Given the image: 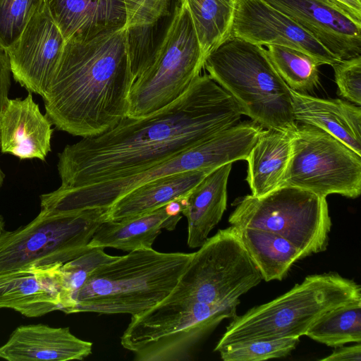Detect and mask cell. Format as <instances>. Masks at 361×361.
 <instances>
[{
    "label": "cell",
    "mask_w": 361,
    "mask_h": 361,
    "mask_svg": "<svg viewBox=\"0 0 361 361\" xmlns=\"http://www.w3.org/2000/svg\"><path fill=\"white\" fill-rule=\"evenodd\" d=\"M231 37L260 45H280L300 50L321 65L341 61L310 33L264 0H237Z\"/></svg>",
    "instance_id": "5bb4252c"
},
{
    "label": "cell",
    "mask_w": 361,
    "mask_h": 361,
    "mask_svg": "<svg viewBox=\"0 0 361 361\" xmlns=\"http://www.w3.org/2000/svg\"><path fill=\"white\" fill-rule=\"evenodd\" d=\"M52 123L29 92L24 99H8L0 116V150L20 160L44 161L51 151Z\"/></svg>",
    "instance_id": "2e32d148"
},
{
    "label": "cell",
    "mask_w": 361,
    "mask_h": 361,
    "mask_svg": "<svg viewBox=\"0 0 361 361\" xmlns=\"http://www.w3.org/2000/svg\"><path fill=\"white\" fill-rule=\"evenodd\" d=\"M232 226L267 282L282 280L295 262L306 257L300 249L274 233Z\"/></svg>",
    "instance_id": "d4e9b609"
},
{
    "label": "cell",
    "mask_w": 361,
    "mask_h": 361,
    "mask_svg": "<svg viewBox=\"0 0 361 361\" xmlns=\"http://www.w3.org/2000/svg\"><path fill=\"white\" fill-rule=\"evenodd\" d=\"M11 68L7 54L0 48V116L3 107L8 99L11 87ZM5 174L0 166V191L4 184Z\"/></svg>",
    "instance_id": "836d02e7"
},
{
    "label": "cell",
    "mask_w": 361,
    "mask_h": 361,
    "mask_svg": "<svg viewBox=\"0 0 361 361\" xmlns=\"http://www.w3.org/2000/svg\"><path fill=\"white\" fill-rule=\"evenodd\" d=\"M233 3H235L237 0H231Z\"/></svg>",
    "instance_id": "74e56055"
},
{
    "label": "cell",
    "mask_w": 361,
    "mask_h": 361,
    "mask_svg": "<svg viewBox=\"0 0 361 361\" xmlns=\"http://www.w3.org/2000/svg\"><path fill=\"white\" fill-rule=\"evenodd\" d=\"M295 121L317 127L361 155V109L339 99H321L290 89Z\"/></svg>",
    "instance_id": "7402d4cb"
},
{
    "label": "cell",
    "mask_w": 361,
    "mask_h": 361,
    "mask_svg": "<svg viewBox=\"0 0 361 361\" xmlns=\"http://www.w3.org/2000/svg\"><path fill=\"white\" fill-rule=\"evenodd\" d=\"M262 280L261 273L232 226L208 238L164 302L228 304Z\"/></svg>",
    "instance_id": "8fae6325"
},
{
    "label": "cell",
    "mask_w": 361,
    "mask_h": 361,
    "mask_svg": "<svg viewBox=\"0 0 361 361\" xmlns=\"http://www.w3.org/2000/svg\"><path fill=\"white\" fill-rule=\"evenodd\" d=\"M232 163L209 172L185 197L180 200V213L188 221L187 243L201 247L219 224L226 209L227 183Z\"/></svg>",
    "instance_id": "44dd1931"
},
{
    "label": "cell",
    "mask_w": 361,
    "mask_h": 361,
    "mask_svg": "<svg viewBox=\"0 0 361 361\" xmlns=\"http://www.w3.org/2000/svg\"><path fill=\"white\" fill-rule=\"evenodd\" d=\"M5 221L1 215H0V235L5 231Z\"/></svg>",
    "instance_id": "8d00e7d4"
},
{
    "label": "cell",
    "mask_w": 361,
    "mask_h": 361,
    "mask_svg": "<svg viewBox=\"0 0 361 361\" xmlns=\"http://www.w3.org/2000/svg\"><path fill=\"white\" fill-rule=\"evenodd\" d=\"M267 54L278 73L288 86L304 93L319 84V62L310 55L288 47L270 44Z\"/></svg>",
    "instance_id": "83f0119b"
},
{
    "label": "cell",
    "mask_w": 361,
    "mask_h": 361,
    "mask_svg": "<svg viewBox=\"0 0 361 361\" xmlns=\"http://www.w3.org/2000/svg\"><path fill=\"white\" fill-rule=\"evenodd\" d=\"M299 341L298 337L250 341L226 346L219 353L224 361H260L289 355Z\"/></svg>",
    "instance_id": "4dcf8cb0"
},
{
    "label": "cell",
    "mask_w": 361,
    "mask_h": 361,
    "mask_svg": "<svg viewBox=\"0 0 361 361\" xmlns=\"http://www.w3.org/2000/svg\"><path fill=\"white\" fill-rule=\"evenodd\" d=\"M65 39L44 5L6 52L13 79L30 93L44 95L61 59Z\"/></svg>",
    "instance_id": "4fadbf2b"
},
{
    "label": "cell",
    "mask_w": 361,
    "mask_h": 361,
    "mask_svg": "<svg viewBox=\"0 0 361 361\" xmlns=\"http://www.w3.org/2000/svg\"><path fill=\"white\" fill-rule=\"evenodd\" d=\"M126 27L140 30L153 27L160 20L170 15L171 0H123Z\"/></svg>",
    "instance_id": "1f68e13d"
},
{
    "label": "cell",
    "mask_w": 361,
    "mask_h": 361,
    "mask_svg": "<svg viewBox=\"0 0 361 361\" xmlns=\"http://www.w3.org/2000/svg\"><path fill=\"white\" fill-rule=\"evenodd\" d=\"M306 336L328 346L361 341V300L336 307L322 316Z\"/></svg>",
    "instance_id": "4316f807"
},
{
    "label": "cell",
    "mask_w": 361,
    "mask_h": 361,
    "mask_svg": "<svg viewBox=\"0 0 361 361\" xmlns=\"http://www.w3.org/2000/svg\"><path fill=\"white\" fill-rule=\"evenodd\" d=\"M246 146L240 132L228 128L214 137L159 164L128 176L82 187L57 190L40 195L41 210L71 212L108 209L122 196L146 183L176 173L216 169L243 160Z\"/></svg>",
    "instance_id": "ba28073f"
},
{
    "label": "cell",
    "mask_w": 361,
    "mask_h": 361,
    "mask_svg": "<svg viewBox=\"0 0 361 361\" xmlns=\"http://www.w3.org/2000/svg\"><path fill=\"white\" fill-rule=\"evenodd\" d=\"M192 255L148 248L118 256L90 274L69 314H141L169 295Z\"/></svg>",
    "instance_id": "3957f363"
},
{
    "label": "cell",
    "mask_w": 361,
    "mask_h": 361,
    "mask_svg": "<svg viewBox=\"0 0 361 361\" xmlns=\"http://www.w3.org/2000/svg\"><path fill=\"white\" fill-rule=\"evenodd\" d=\"M65 41L85 39L105 30L125 27L123 0H44Z\"/></svg>",
    "instance_id": "d6986e66"
},
{
    "label": "cell",
    "mask_w": 361,
    "mask_h": 361,
    "mask_svg": "<svg viewBox=\"0 0 361 361\" xmlns=\"http://www.w3.org/2000/svg\"><path fill=\"white\" fill-rule=\"evenodd\" d=\"M44 5V0H0V48L6 52Z\"/></svg>",
    "instance_id": "f546056e"
},
{
    "label": "cell",
    "mask_w": 361,
    "mask_h": 361,
    "mask_svg": "<svg viewBox=\"0 0 361 361\" xmlns=\"http://www.w3.org/2000/svg\"><path fill=\"white\" fill-rule=\"evenodd\" d=\"M181 204L173 202L147 214L123 221L102 223L88 247H112L123 251L152 248L162 229L173 231L182 218Z\"/></svg>",
    "instance_id": "ffe728a7"
},
{
    "label": "cell",
    "mask_w": 361,
    "mask_h": 361,
    "mask_svg": "<svg viewBox=\"0 0 361 361\" xmlns=\"http://www.w3.org/2000/svg\"><path fill=\"white\" fill-rule=\"evenodd\" d=\"M360 300V286L337 273L307 276L273 300L233 317L214 351L250 341L300 338L328 312Z\"/></svg>",
    "instance_id": "277c9868"
},
{
    "label": "cell",
    "mask_w": 361,
    "mask_h": 361,
    "mask_svg": "<svg viewBox=\"0 0 361 361\" xmlns=\"http://www.w3.org/2000/svg\"><path fill=\"white\" fill-rule=\"evenodd\" d=\"M322 361H360L361 344L357 343L350 346H338L329 356L321 359Z\"/></svg>",
    "instance_id": "e575fe53"
},
{
    "label": "cell",
    "mask_w": 361,
    "mask_h": 361,
    "mask_svg": "<svg viewBox=\"0 0 361 361\" xmlns=\"http://www.w3.org/2000/svg\"><path fill=\"white\" fill-rule=\"evenodd\" d=\"M204 60L190 14L179 2L161 40L133 82L127 116L145 117L179 99L200 75Z\"/></svg>",
    "instance_id": "52a82bcc"
},
{
    "label": "cell",
    "mask_w": 361,
    "mask_h": 361,
    "mask_svg": "<svg viewBox=\"0 0 361 361\" xmlns=\"http://www.w3.org/2000/svg\"><path fill=\"white\" fill-rule=\"evenodd\" d=\"M203 68L262 128L292 131L296 126L290 88L262 46L231 37L205 57Z\"/></svg>",
    "instance_id": "5b68a950"
},
{
    "label": "cell",
    "mask_w": 361,
    "mask_h": 361,
    "mask_svg": "<svg viewBox=\"0 0 361 361\" xmlns=\"http://www.w3.org/2000/svg\"><path fill=\"white\" fill-rule=\"evenodd\" d=\"M228 217L231 226L274 233L306 257L324 251L331 220L325 197L293 186H281L261 196L238 197Z\"/></svg>",
    "instance_id": "30bf717a"
},
{
    "label": "cell",
    "mask_w": 361,
    "mask_h": 361,
    "mask_svg": "<svg viewBox=\"0 0 361 361\" xmlns=\"http://www.w3.org/2000/svg\"><path fill=\"white\" fill-rule=\"evenodd\" d=\"M92 343L74 336L68 327L45 324L22 325L0 347V358L8 361H67L83 360Z\"/></svg>",
    "instance_id": "e0dca14e"
},
{
    "label": "cell",
    "mask_w": 361,
    "mask_h": 361,
    "mask_svg": "<svg viewBox=\"0 0 361 361\" xmlns=\"http://www.w3.org/2000/svg\"><path fill=\"white\" fill-rule=\"evenodd\" d=\"M129 30L66 41L42 99L52 125L74 136L99 135L127 116L134 81Z\"/></svg>",
    "instance_id": "7a4b0ae2"
},
{
    "label": "cell",
    "mask_w": 361,
    "mask_h": 361,
    "mask_svg": "<svg viewBox=\"0 0 361 361\" xmlns=\"http://www.w3.org/2000/svg\"><path fill=\"white\" fill-rule=\"evenodd\" d=\"M242 111L208 74L164 108L128 116L107 130L67 145L57 169L63 189L111 180L144 171L238 123Z\"/></svg>",
    "instance_id": "6da1fadb"
},
{
    "label": "cell",
    "mask_w": 361,
    "mask_h": 361,
    "mask_svg": "<svg viewBox=\"0 0 361 361\" xmlns=\"http://www.w3.org/2000/svg\"><path fill=\"white\" fill-rule=\"evenodd\" d=\"M105 209L71 212L40 210L28 224L0 235V274L31 267L64 264L87 252L107 220Z\"/></svg>",
    "instance_id": "9c48e42d"
},
{
    "label": "cell",
    "mask_w": 361,
    "mask_h": 361,
    "mask_svg": "<svg viewBox=\"0 0 361 361\" xmlns=\"http://www.w3.org/2000/svg\"><path fill=\"white\" fill-rule=\"evenodd\" d=\"M178 1L184 4L190 14L204 59L231 37L235 13L231 0Z\"/></svg>",
    "instance_id": "484cf974"
},
{
    "label": "cell",
    "mask_w": 361,
    "mask_h": 361,
    "mask_svg": "<svg viewBox=\"0 0 361 361\" xmlns=\"http://www.w3.org/2000/svg\"><path fill=\"white\" fill-rule=\"evenodd\" d=\"M292 152L290 131L265 128L246 161L252 195L261 197L281 187Z\"/></svg>",
    "instance_id": "cb8c5ba5"
},
{
    "label": "cell",
    "mask_w": 361,
    "mask_h": 361,
    "mask_svg": "<svg viewBox=\"0 0 361 361\" xmlns=\"http://www.w3.org/2000/svg\"><path fill=\"white\" fill-rule=\"evenodd\" d=\"M361 23V0H328Z\"/></svg>",
    "instance_id": "d590c367"
},
{
    "label": "cell",
    "mask_w": 361,
    "mask_h": 361,
    "mask_svg": "<svg viewBox=\"0 0 361 361\" xmlns=\"http://www.w3.org/2000/svg\"><path fill=\"white\" fill-rule=\"evenodd\" d=\"M290 132L291 157L281 186L325 197L338 194L356 198L360 195L361 155L313 126L297 123Z\"/></svg>",
    "instance_id": "7c38bea8"
},
{
    "label": "cell",
    "mask_w": 361,
    "mask_h": 361,
    "mask_svg": "<svg viewBox=\"0 0 361 361\" xmlns=\"http://www.w3.org/2000/svg\"><path fill=\"white\" fill-rule=\"evenodd\" d=\"M341 60L361 56V23L328 0H264Z\"/></svg>",
    "instance_id": "9a60e30c"
},
{
    "label": "cell",
    "mask_w": 361,
    "mask_h": 361,
    "mask_svg": "<svg viewBox=\"0 0 361 361\" xmlns=\"http://www.w3.org/2000/svg\"><path fill=\"white\" fill-rule=\"evenodd\" d=\"M61 265L31 267L0 274V308L27 317L60 310Z\"/></svg>",
    "instance_id": "ac0fdd59"
},
{
    "label": "cell",
    "mask_w": 361,
    "mask_h": 361,
    "mask_svg": "<svg viewBox=\"0 0 361 361\" xmlns=\"http://www.w3.org/2000/svg\"><path fill=\"white\" fill-rule=\"evenodd\" d=\"M118 256L106 254L103 248L94 247L61 267L60 310L69 314L74 298L90 274L98 267Z\"/></svg>",
    "instance_id": "f1b7e54d"
},
{
    "label": "cell",
    "mask_w": 361,
    "mask_h": 361,
    "mask_svg": "<svg viewBox=\"0 0 361 361\" xmlns=\"http://www.w3.org/2000/svg\"><path fill=\"white\" fill-rule=\"evenodd\" d=\"M213 170L202 169L182 171L160 177L137 187L108 209L107 220H127L180 201Z\"/></svg>",
    "instance_id": "603a6c76"
},
{
    "label": "cell",
    "mask_w": 361,
    "mask_h": 361,
    "mask_svg": "<svg viewBox=\"0 0 361 361\" xmlns=\"http://www.w3.org/2000/svg\"><path fill=\"white\" fill-rule=\"evenodd\" d=\"M336 83L343 97L361 104V56L341 60L334 64Z\"/></svg>",
    "instance_id": "d6a6232c"
},
{
    "label": "cell",
    "mask_w": 361,
    "mask_h": 361,
    "mask_svg": "<svg viewBox=\"0 0 361 361\" xmlns=\"http://www.w3.org/2000/svg\"><path fill=\"white\" fill-rule=\"evenodd\" d=\"M239 303L161 302L131 316L121 343L137 361L188 360L202 338L224 319L236 316Z\"/></svg>",
    "instance_id": "8992f818"
}]
</instances>
